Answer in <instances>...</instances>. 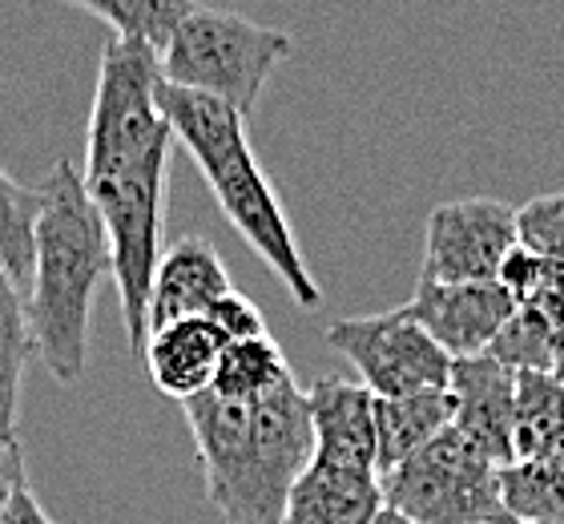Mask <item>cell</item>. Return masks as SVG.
<instances>
[{
	"instance_id": "1",
	"label": "cell",
	"mask_w": 564,
	"mask_h": 524,
	"mask_svg": "<svg viewBox=\"0 0 564 524\" xmlns=\"http://www.w3.org/2000/svg\"><path fill=\"white\" fill-rule=\"evenodd\" d=\"M206 496L230 524H279L286 492L315 456L306 392L294 375L259 399H226L202 392L186 399Z\"/></svg>"
},
{
	"instance_id": "2",
	"label": "cell",
	"mask_w": 564,
	"mask_h": 524,
	"mask_svg": "<svg viewBox=\"0 0 564 524\" xmlns=\"http://www.w3.org/2000/svg\"><path fill=\"white\" fill-rule=\"evenodd\" d=\"M29 331L36 360L57 384H77L89 355V314L97 287L109 279V243L94 199L73 162H57L36 186Z\"/></svg>"
},
{
	"instance_id": "3",
	"label": "cell",
	"mask_w": 564,
	"mask_h": 524,
	"mask_svg": "<svg viewBox=\"0 0 564 524\" xmlns=\"http://www.w3.org/2000/svg\"><path fill=\"white\" fill-rule=\"evenodd\" d=\"M153 97H158V114L170 126V138L189 150L210 194L218 199L226 222L279 275V282L291 291L294 303L303 311H315L323 303V291H318L311 267L303 263L299 238H294L291 222L282 214L271 178L262 174V165L254 162L247 117L238 114L235 105L218 101V97L177 89V85L165 82H158Z\"/></svg>"
},
{
	"instance_id": "4",
	"label": "cell",
	"mask_w": 564,
	"mask_h": 524,
	"mask_svg": "<svg viewBox=\"0 0 564 524\" xmlns=\"http://www.w3.org/2000/svg\"><path fill=\"white\" fill-rule=\"evenodd\" d=\"M291 49V36L282 29L254 24L238 12L194 4V12L174 29L170 45L158 53V69L165 85L218 97L250 117L259 109L271 73L279 69V61H286Z\"/></svg>"
},
{
	"instance_id": "5",
	"label": "cell",
	"mask_w": 564,
	"mask_h": 524,
	"mask_svg": "<svg viewBox=\"0 0 564 524\" xmlns=\"http://www.w3.org/2000/svg\"><path fill=\"white\" fill-rule=\"evenodd\" d=\"M162 69L158 53L133 41L113 36L101 49L97 65V94L85 129V165L82 182L97 186L106 178L121 174L158 150H170V126L158 114V89Z\"/></svg>"
},
{
	"instance_id": "6",
	"label": "cell",
	"mask_w": 564,
	"mask_h": 524,
	"mask_svg": "<svg viewBox=\"0 0 564 524\" xmlns=\"http://www.w3.org/2000/svg\"><path fill=\"white\" fill-rule=\"evenodd\" d=\"M165 165H170V150H158L130 170H121V174L106 178L97 186H85L97 214H101V226H106L109 279L118 287L121 323H126V339H130L133 355H141L145 335H150L145 307H150L153 270L162 258Z\"/></svg>"
},
{
	"instance_id": "7",
	"label": "cell",
	"mask_w": 564,
	"mask_h": 524,
	"mask_svg": "<svg viewBox=\"0 0 564 524\" xmlns=\"http://www.w3.org/2000/svg\"><path fill=\"white\" fill-rule=\"evenodd\" d=\"M379 492H383V509L415 524L508 521L500 504V468L456 428H444L403 464L383 472Z\"/></svg>"
},
{
	"instance_id": "8",
	"label": "cell",
	"mask_w": 564,
	"mask_h": 524,
	"mask_svg": "<svg viewBox=\"0 0 564 524\" xmlns=\"http://www.w3.org/2000/svg\"><path fill=\"white\" fill-rule=\"evenodd\" d=\"M327 343L359 372V384L376 399H403L420 392H444L452 355L395 307L383 314H355L327 327Z\"/></svg>"
},
{
	"instance_id": "9",
	"label": "cell",
	"mask_w": 564,
	"mask_h": 524,
	"mask_svg": "<svg viewBox=\"0 0 564 524\" xmlns=\"http://www.w3.org/2000/svg\"><path fill=\"white\" fill-rule=\"evenodd\" d=\"M512 246H517V206L500 199L440 202L423 226L420 279L496 282Z\"/></svg>"
},
{
	"instance_id": "10",
	"label": "cell",
	"mask_w": 564,
	"mask_h": 524,
	"mask_svg": "<svg viewBox=\"0 0 564 524\" xmlns=\"http://www.w3.org/2000/svg\"><path fill=\"white\" fill-rule=\"evenodd\" d=\"M403 311L435 339L452 360L484 355L505 319L517 311L500 282H427L420 279Z\"/></svg>"
},
{
	"instance_id": "11",
	"label": "cell",
	"mask_w": 564,
	"mask_h": 524,
	"mask_svg": "<svg viewBox=\"0 0 564 524\" xmlns=\"http://www.w3.org/2000/svg\"><path fill=\"white\" fill-rule=\"evenodd\" d=\"M452 396V428L468 443H476L496 468L517 460L512 452V399H517V375L505 363H496L488 351L452 360L447 375Z\"/></svg>"
},
{
	"instance_id": "12",
	"label": "cell",
	"mask_w": 564,
	"mask_h": 524,
	"mask_svg": "<svg viewBox=\"0 0 564 524\" xmlns=\"http://www.w3.org/2000/svg\"><path fill=\"white\" fill-rule=\"evenodd\" d=\"M226 291H235V287H230V270H226L223 255L206 238L186 234V238L170 243V250H162L158 258L145 323L153 331V327L177 323V319H202Z\"/></svg>"
},
{
	"instance_id": "13",
	"label": "cell",
	"mask_w": 564,
	"mask_h": 524,
	"mask_svg": "<svg viewBox=\"0 0 564 524\" xmlns=\"http://www.w3.org/2000/svg\"><path fill=\"white\" fill-rule=\"evenodd\" d=\"M315 460L376 472V396L355 379H315L306 387Z\"/></svg>"
},
{
	"instance_id": "14",
	"label": "cell",
	"mask_w": 564,
	"mask_h": 524,
	"mask_svg": "<svg viewBox=\"0 0 564 524\" xmlns=\"http://www.w3.org/2000/svg\"><path fill=\"white\" fill-rule=\"evenodd\" d=\"M383 509L379 472L315 460L299 472L286 492L279 524H371Z\"/></svg>"
},
{
	"instance_id": "15",
	"label": "cell",
	"mask_w": 564,
	"mask_h": 524,
	"mask_svg": "<svg viewBox=\"0 0 564 524\" xmlns=\"http://www.w3.org/2000/svg\"><path fill=\"white\" fill-rule=\"evenodd\" d=\"M223 347L226 339L202 314V319H177V323L153 327L145 335L141 360H145V372H150L153 387L162 396L186 404V399L202 396L214 384Z\"/></svg>"
},
{
	"instance_id": "16",
	"label": "cell",
	"mask_w": 564,
	"mask_h": 524,
	"mask_svg": "<svg viewBox=\"0 0 564 524\" xmlns=\"http://www.w3.org/2000/svg\"><path fill=\"white\" fill-rule=\"evenodd\" d=\"M452 428V396L444 392H420L403 399H376V472H391L423 443Z\"/></svg>"
},
{
	"instance_id": "17",
	"label": "cell",
	"mask_w": 564,
	"mask_h": 524,
	"mask_svg": "<svg viewBox=\"0 0 564 524\" xmlns=\"http://www.w3.org/2000/svg\"><path fill=\"white\" fill-rule=\"evenodd\" d=\"M500 504L508 521L564 524V440L500 468Z\"/></svg>"
},
{
	"instance_id": "18",
	"label": "cell",
	"mask_w": 564,
	"mask_h": 524,
	"mask_svg": "<svg viewBox=\"0 0 564 524\" xmlns=\"http://www.w3.org/2000/svg\"><path fill=\"white\" fill-rule=\"evenodd\" d=\"M33 331H29V307L21 287L9 279L0 263V448L17 443V411H21L24 363L33 360Z\"/></svg>"
},
{
	"instance_id": "19",
	"label": "cell",
	"mask_w": 564,
	"mask_h": 524,
	"mask_svg": "<svg viewBox=\"0 0 564 524\" xmlns=\"http://www.w3.org/2000/svg\"><path fill=\"white\" fill-rule=\"evenodd\" d=\"M564 440V379L549 372H520L512 399V452L517 460Z\"/></svg>"
},
{
	"instance_id": "20",
	"label": "cell",
	"mask_w": 564,
	"mask_h": 524,
	"mask_svg": "<svg viewBox=\"0 0 564 524\" xmlns=\"http://www.w3.org/2000/svg\"><path fill=\"white\" fill-rule=\"evenodd\" d=\"M488 355L496 363H505L512 375L520 372L564 375V335L541 311H532V307H517V311L508 314L505 327L488 343Z\"/></svg>"
},
{
	"instance_id": "21",
	"label": "cell",
	"mask_w": 564,
	"mask_h": 524,
	"mask_svg": "<svg viewBox=\"0 0 564 524\" xmlns=\"http://www.w3.org/2000/svg\"><path fill=\"white\" fill-rule=\"evenodd\" d=\"M65 4L94 12L113 29V36L145 45L153 53H162L177 24L194 12V0H65Z\"/></svg>"
},
{
	"instance_id": "22",
	"label": "cell",
	"mask_w": 564,
	"mask_h": 524,
	"mask_svg": "<svg viewBox=\"0 0 564 524\" xmlns=\"http://www.w3.org/2000/svg\"><path fill=\"white\" fill-rule=\"evenodd\" d=\"M291 363L282 355V347L271 335L262 339H242V343H226L223 355H218V372H214L210 392L226 399H259L267 396L279 379H286Z\"/></svg>"
},
{
	"instance_id": "23",
	"label": "cell",
	"mask_w": 564,
	"mask_h": 524,
	"mask_svg": "<svg viewBox=\"0 0 564 524\" xmlns=\"http://www.w3.org/2000/svg\"><path fill=\"white\" fill-rule=\"evenodd\" d=\"M41 210V194L21 186L0 170V263L17 287L33 275V222Z\"/></svg>"
},
{
	"instance_id": "24",
	"label": "cell",
	"mask_w": 564,
	"mask_h": 524,
	"mask_svg": "<svg viewBox=\"0 0 564 524\" xmlns=\"http://www.w3.org/2000/svg\"><path fill=\"white\" fill-rule=\"evenodd\" d=\"M517 243L564 267V190L517 206Z\"/></svg>"
},
{
	"instance_id": "25",
	"label": "cell",
	"mask_w": 564,
	"mask_h": 524,
	"mask_svg": "<svg viewBox=\"0 0 564 524\" xmlns=\"http://www.w3.org/2000/svg\"><path fill=\"white\" fill-rule=\"evenodd\" d=\"M564 267H556V263H549V258L532 255V250H524V246H512L508 250V258L500 263V275H496V282L505 287L508 295H512V303H529L532 295H541L544 287L553 279H561Z\"/></svg>"
},
{
	"instance_id": "26",
	"label": "cell",
	"mask_w": 564,
	"mask_h": 524,
	"mask_svg": "<svg viewBox=\"0 0 564 524\" xmlns=\"http://www.w3.org/2000/svg\"><path fill=\"white\" fill-rule=\"evenodd\" d=\"M214 327H218V335L226 339V343H242V339H262L271 335L267 331V319H262L259 303L254 299H247L242 291H226L218 303L210 307V314H206Z\"/></svg>"
},
{
	"instance_id": "27",
	"label": "cell",
	"mask_w": 564,
	"mask_h": 524,
	"mask_svg": "<svg viewBox=\"0 0 564 524\" xmlns=\"http://www.w3.org/2000/svg\"><path fill=\"white\" fill-rule=\"evenodd\" d=\"M0 524H57L53 516L41 509L36 501V492L29 489V477H24V464L12 472V484H9V504H4V513H0Z\"/></svg>"
},
{
	"instance_id": "28",
	"label": "cell",
	"mask_w": 564,
	"mask_h": 524,
	"mask_svg": "<svg viewBox=\"0 0 564 524\" xmlns=\"http://www.w3.org/2000/svg\"><path fill=\"white\" fill-rule=\"evenodd\" d=\"M24 464L21 456V443H9V448H0V513H4V504H9V484H12V472Z\"/></svg>"
},
{
	"instance_id": "29",
	"label": "cell",
	"mask_w": 564,
	"mask_h": 524,
	"mask_svg": "<svg viewBox=\"0 0 564 524\" xmlns=\"http://www.w3.org/2000/svg\"><path fill=\"white\" fill-rule=\"evenodd\" d=\"M371 524H415V521H408V516H400V513H391V509H379Z\"/></svg>"
},
{
	"instance_id": "30",
	"label": "cell",
	"mask_w": 564,
	"mask_h": 524,
	"mask_svg": "<svg viewBox=\"0 0 564 524\" xmlns=\"http://www.w3.org/2000/svg\"><path fill=\"white\" fill-rule=\"evenodd\" d=\"M496 524H520V521H496Z\"/></svg>"
},
{
	"instance_id": "31",
	"label": "cell",
	"mask_w": 564,
	"mask_h": 524,
	"mask_svg": "<svg viewBox=\"0 0 564 524\" xmlns=\"http://www.w3.org/2000/svg\"><path fill=\"white\" fill-rule=\"evenodd\" d=\"M561 379H564V375H561Z\"/></svg>"
}]
</instances>
